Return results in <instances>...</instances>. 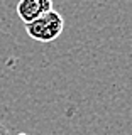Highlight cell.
<instances>
[{"label":"cell","mask_w":132,"mask_h":135,"mask_svg":"<svg viewBox=\"0 0 132 135\" xmlns=\"http://www.w3.org/2000/svg\"><path fill=\"white\" fill-rule=\"evenodd\" d=\"M25 25V32L29 34V37H32L34 41L39 42H53L56 41L59 36L63 34L65 29V20L59 12L53 10L42 14L41 17H37L32 22L24 24Z\"/></svg>","instance_id":"obj_1"},{"label":"cell","mask_w":132,"mask_h":135,"mask_svg":"<svg viewBox=\"0 0 132 135\" xmlns=\"http://www.w3.org/2000/svg\"><path fill=\"white\" fill-rule=\"evenodd\" d=\"M49 10H53V0H19L17 3V15L24 24L32 22Z\"/></svg>","instance_id":"obj_2"},{"label":"cell","mask_w":132,"mask_h":135,"mask_svg":"<svg viewBox=\"0 0 132 135\" xmlns=\"http://www.w3.org/2000/svg\"><path fill=\"white\" fill-rule=\"evenodd\" d=\"M0 135H10V132H8V128H7V127L2 123V122H0Z\"/></svg>","instance_id":"obj_3"},{"label":"cell","mask_w":132,"mask_h":135,"mask_svg":"<svg viewBox=\"0 0 132 135\" xmlns=\"http://www.w3.org/2000/svg\"><path fill=\"white\" fill-rule=\"evenodd\" d=\"M17 135H27V133H17Z\"/></svg>","instance_id":"obj_4"}]
</instances>
